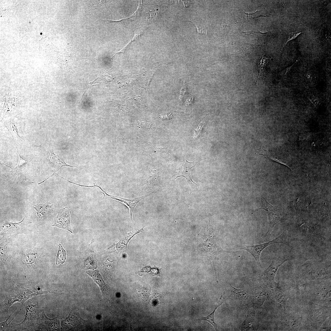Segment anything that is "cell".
<instances>
[{
  "label": "cell",
  "mask_w": 331,
  "mask_h": 331,
  "mask_svg": "<svg viewBox=\"0 0 331 331\" xmlns=\"http://www.w3.org/2000/svg\"><path fill=\"white\" fill-rule=\"evenodd\" d=\"M80 316L78 312L72 308L70 314L61 323L62 330H71L80 324L83 320Z\"/></svg>",
  "instance_id": "cell-11"
},
{
  "label": "cell",
  "mask_w": 331,
  "mask_h": 331,
  "mask_svg": "<svg viewBox=\"0 0 331 331\" xmlns=\"http://www.w3.org/2000/svg\"><path fill=\"white\" fill-rule=\"evenodd\" d=\"M86 272L94 280V282L99 286L103 296L105 299L109 300L110 299L109 289L105 283L101 276L97 270H89Z\"/></svg>",
  "instance_id": "cell-13"
},
{
  "label": "cell",
  "mask_w": 331,
  "mask_h": 331,
  "mask_svg": "<svg viewBox=\"0 0 331 331\" xmlns=\"http://www.w3.org/2000/svg\"><path fill=\"white\" fill-rule=\"evenodd\" d=\"M255 310L252 307H249L245 320L241 327L242 331L253 330L256 329V323Z\"/></svg>",
  "instance_id": "cell-15"
},
{
  "label": "cell",
  "mask_w": 331,
  "mask_h": 331,
  "mask_svg": "<svg viewBox=\"0 0 331 331\" xmlns=\"http://www.w3.org/2000/svg\"><path fill=\"white\" fill-rule=\"evenodd\" d=\"M302 33V32H293L289 34L287 38L286 41L284 43L283 45L282 48L283 49V48H284V47L286 45V44L289 41L295 39L299 35Z\"/></svg>",
  "instance_id": "cell-30"
},
{
  "label": "cell",
  "mask_w": 331,
  "mask_h": 331,
  "mask_svg": "<svg viewBox=\"0 0 331 331\" xmlns=\"http://www.w3.org/2000/svg\"><path fill=\"white\" fill-rule=\"evenodd\" d=\"M41 314V318L37 329V330L40 331H58L60 329V321L58 315L53 318H48L46 315L44 310H42Z\"/></svg>",
  "instance_id": "cell-8"
},
{
  "label": "cell",
  "mask_w": 331,
  "mask_h": 331,
  "mask_svg": "<svg viewBox=\"0 0 331 331\" xmlns=\"http://www.w3.org/2000/svg\"><path fill=\"white\" fill-rule=\"evenodd\" d=\"M39 258V255L36 253H31L24 255L22 257V260L24 264L27 265L32 264L35 263Z\"/></svg>",
  "instance_id": "cell-22"
},
{
  "label": "cell",
  "mask_w": 331,
  "mask_h": 331,
  "mask_svg": "<svg viewBox=\"0 0 331 331\" xmlns=\"http://www.w3.org/2000/svg\"><path fill=\"white\" fill-rule=\"evenodd\" d=\"M156 192H154L147 195L140 197H136L132 199H126L116 196L109 195L107 194L105 192H103L104 196H106L112 199L117 200L124 204L129 209L130 213V224L133 222L132 219V213L134 209L137 204L141 200L155 193Z\"/></svg>",
  "instance_id": "cell-10"
},
{
  "label": "cell",
  "mask_w": 331,
  "mask_h": 331,
  "mask_svg": "<svg viewBox=\"0 0 331 331\" xmlns=\"http://www.w3.org/2000/svg\"><path fill=\"white\" fill-rule=\"evenodd\" d=\"M42 310L38 302L35 304H28L26 307L24 320L19 324L13 325L10 326V329L16 331L25 329L37 330L39 314Z\"/></svg>",
  "instance_id": "cell-2"
},
{
  "label": "cell",
  "mask_w": 331,
  "mask_h": 331,
  "mask_svg": "<svg viewBox=\"0 0 331 331\" xmlns=\"http://www.w3.org/2000/svg\"><path fill=\"white\" fill-rule=\"evenodd\" d=\"M261 207L254 211L252 214L261 209L267 212L269 221V226L267 233L262 238L268 240L275 226L280 221L285 219L286 215L280 209L270 204L263 197H261Z\"/></svg>",
  "instance_id": "cell-3"
},
{
  "label": "cell",
  "mask_w": 331,
  "mask_h": 331,
  "mask_svg": "<svg viewBox=\"0 0 331 331\" xmlns=\"http://www.w3.org/2000/svg\"><path fill=\"white\" fill-rule=\"evenodd\" d=\"M287 234L285 231H284L274 239L264 243L255 245L237 244L236 245L240 249L245 250L250 253L254 258L258 266L261 268L260 258L262 251L269 245L278 243L286 244L287 242Z\"/></svg>",
  "instance_id": "cell-4"
},
{
  "label": "cell",
  "mask_w": 331,
  "mask_h": 331,
  "mask_svg": "<svg viewBox=\"0 0 331 331\" xmlns=\"http://www.w3.org/2000/svg\"><path fill=\"white\" fill-rule=\"evenodd\" d=\"M230 294L229 297H230L231 299L237 301L239 303H243L245 302L246 300L248 299V296L247 293L245 291L241 289H237L230 285Z\"/></svg>",
  "instance_id": "cell-17"
},
{
  "label": "cell",
  "mask_w": 331,
  "mask_h": 331,
  "mask_svg": "<svg viewBox=\"0 0 331 331\" xmlns=\"http://www.w3.org/2000/svg\"><path fill=\"white\" fill-rule=\"evenodd\" d=\"M135 124L137 126L140 127L146 128V127H147V129L150 128V126L152 125V123L150 121L145 120H136Z\"/></svg>",
  "instance_id": "cell-27"
},
{
  "label": "cell",
  "mask_w": 331,
  "mask_h": 331,
  "mask_svg": "<svg viewBox=\"0 0 331 331\" xmlns=\"http://www.w3.org/2000/svg\"><path fill=\"white\" fill-rule=\"evenodd\" d=\"M157 169L153 166H151L149 170L147 178L145 182V186L143 189L157 185L158 181V172Z\"/></svg>",
  "instance_id": "cell-18"
},
{
  "label": "cell",
  "mask_w": 331,
  "mask_h": 331,
  "mask_svg": "<svg viewBox=\"0 0 331 331\" xmlns=\"http://www.w3.org/2000/svg\"><path fill=\"white\" fill-rule=\"evenodd\" d=\"M85 267L89 269H94L96 268L97 264L93 260H89L85 262Z\"/></svg>",
  "instance_id": "cell-31"
},
{
  "label": "cell",
  "mask_w": 331,
  "mask_h": 331,
  "mask_svg": "<svg viewBox=\"0 0 331 331\" xmlns=\"http://www.w3.org/2000/svg\"><path fill=\"white\" fill-rule=\"evenodd\" d=\"M47 161L48 171L54 172L59 170L63 166L74 167L66 164L58 155L55 154L52 150L49 151L48 153Z\"/></svg>",
  "instance_id": "cell-12"
},
{
  "label": "cell",
  "mask_w": 331,
  "mask_h": 331,
  "mask_svg": "<svg viewBox=\"0 0 331 331\" xmlns=\"http://www.w3.org/2000/svg\"><path fill=\"white\" fill-rule=\"evenodd\" d=\"M16 310V309L11 314H10V315L8 317V318L7 319H6V320L5 321H3V322H1L0 323V330L1 331H6V330L7 329V328H9V325L10 324V323L11 322H12V321L14 319V318L15 317V316L18 313H17L15 315L14 317L12 319V320L10 321L9 323H7V321L9 320V319L10 317L11 316V315Z\"/></svg>",
  "instance_id": "cell-28"
},
{
  "label": "cell",
  "mask_w": 331,
  "mask_h": 331,
  "mask_svg": "<svg viewBox=\"0 0 331 331\" xmlns=\"http://www.w3.org/2000/svg\"><path fill=\"white\" fill-rule=\"evenodd\" d=\"M20 159L17 166L15 167L10 166L2 163V164L9 167L11 170L7 173L5 176L14 181L19 182L24 179V174L28 170V166L31 160H26L22 158L19 154Z\"/></svg>",
  "instance_id": "cell-6"
},
{
  "label": "cell",
  "mask_w": 331,
  "mask_h": 331,
  "mask_svg": "<svg viewBox=\"0 0 331 331\" xmlns=\"http://www.w3.org/2000/svg\"><path fill=\"white\" fill-rule=\"evenodd\" d=\"M13 118L10 121L6 122L4 124L12 135L16 145V142L21 141V139L19 135L18 129L13 123Z\"/></svg>",
  "instance_id": "cell-19"
},
{
  "label": "cell",
  "mask_w": 331,
  "mask_h": 331,
  "mask_svg": "<svg viewBox=\"0 0 331 331\" xmlns=\"http://www.w3.org/2000/svg\"><path fill=\"white\" fill-rule=\"evenodd\" d=\"M242 32L243 33L245 34H265L266 33V32H264V33L262 32H260V31H259V30H251V31H248L244 32Z\"/></svg>",
  "instance_id": "cell-34"
},
{
  "label": "cell",
  "mask_w": 331,
  "mask_h": 331,
  "mask_svg": "<svg viewBox=\"0 0 331 331\" xmlns=\"http://www.w3.org/2000/svg\"><path fill=\"white\" fill-rule=\"evenodd\" d=\"M103 1H93L91 2L88 6V9H93L97 8H100L102 5Z\"/></svg>",
  "instance_id": "cell-29"
},
{
  "label": "cell",
  "mask_w": 331,
  "mask_h": 331,
  "mask_svg": "<svg viewBox=\"0 0 331 331\" xmlns=\"http://www.w3.org/2000/svg\"><path fill=\"white\" fill-rule=\"evenodd\" d=\"M24 219L25 218L17 223L7 222L3 223L1 226V235H4L17 233L23 228Z\"/></svg>",
  "instance_id": "cell-14"
},
{
  "label": "cell",
  "mask_w": 331,
  "mask_h": 331,
  "mask_svg": "<svg viewBox=\"0 0 331 331\" xmlns=\"http://www.w3.org/2000/svg\"><path fill=\"white\" fill-rule=\"evenodd\" d=\"M52 205L48 203L37 204L33 208L38 219H41L46 217L50 212Z\"/></svg>",
  "instance_id": "cell-16"
},
{
  "label": "cell",
  "mask_w": 331,
  "mask_h": 331,
  "mask_svg": "<svg viewBox=\"0 0 331 331\" xmlns=\"http://www.w3.org/2000/svg\"><path fill=\"white\" fill-rule=\"evenodd\" d=\"M185 160V162L181 163L177 166L175 173L172 178L175 177L174 179L175 180L179 177H184L188 183L192 184V182L197 185L192 180L190 172L191 169L195 166L198 161L195 160L192 162H189L186 159Z\"/></svg>",
  "instance_id": "cell-9"
},
{
  "label": "cell",
  "mask_w": 331,
  "mask_h": 331,
  "mask_svg": "<svg viewBox=\"0 0 331 331\" xmlns=\"http://www.w3.org/2000/svg\"><path fill=\"white\" fill-rule=\"evenodd\" d=\"M309 100L314 105L317 107L319 103V100L315 97H312L311 98L308 97Z\"/></svg>",
  "instance_id": "cell-33"
},
{
  "label": "cell",
  "mask_w": 331,
  "mask_h": 331,
  "mask_svg": "<svg viewBox=\"0 0 331 331\" xmlns=\"http://www.w3.org/2000/svg\"><path fill=\"white\" fill-rule=\"evenodd\" d=\"M223 302H221L220 304L219 305L215 308L214 310L210 314L204 317H202L198 319L200 320H204L207 321L210 323H211L214 327L216 331H218L217 329V325L216 323L214 320V313L215 310L220 305H221Z\"/></svg>",
  "instance_id": "cell-23"
},
{
  "label": "cell",
  "mask_w": 331,
  "mask_h": 331,
  "mask_svg": "<svg viewBox=\"0 0 331 331\" xmlns=\"http://www.w3.org/2000/svg\"><path fill=\"white\" fill-rule=\"evenodd\" d=\"M186 86H187L186 85H185V83H184V85L182 87L181 90L180 95V99H181V98H182V97H183L185 93L187 92V90Z\"/></svg>",
  "instance_id": "cell-35"
},
{
  "label": "cell",
  "mask_w": 331,
  "mask_h": 331,
  "mask_svg": "<svg viewBox=\"0 0 331 331\" xmlns=\"http://www.w3.org/2000/svg\"><path fill=\"white\" fill-rule=\"evenodd\" d=\"M50 293H55V292L39 290L31 283L14 282L12 289L6 292L5 299L0 303V312L8 313L10 307L16 302H20L22 306L25 302L33 297Z\"/></svg>",
  "instance_id": "cell-1"
},
{
  "label": "cell",
  "mask_w": 331,
  "mask_h": 331,
  "mask_svg": "<svg viewBox=\"0 0 331 331\" xmlns=\"http://www.w3.org/2000/svg\"><path fill=\"white\" fill-rule=\"evenodd\" d=\"M193 97L192 94H190L187 98L185 102L186 105H188L191 104L193 101Z\"/></svg>",
  "instance_id": "cell-36"
},
{
  "label": "cell",
  "mask_w": 331,
  "mask_h": 331,
  "mask_svg": "<svg viewBox=\"0 0 331 331\" xmlns=\"http://www.w3.org/2000/svg\"><path fill=\"white\" fill-rule=\"evenodd\" d=\"M7 249L6 246H1L0 247V260L4 263H6L8 259Z\"/></svg>",
  "instance_id": "cell-26"
},
{
  "label": "cell",
  "mask_w": 331,
  "mask_h": 331,
  "mask_svg": "<svg viewBox=\"0 0 331 331\" xmlns=\"http://www.w3.org/2000/svg\"><path fill=\"white\" fill-rule=\"evenodd\" d=\"M268 62V59L265 56L263 57L260 60L257 67L258 78L264 74V69Z\"/></svg>",
  "instance_id": "cell-24"
},
{
  "label": "cell",
  "mask_w": 331,
  "mask_h": 331,
  "mask_svg": "<svg viewBox=\"0 0 331 331\" xmlns=\"http://www.w3.org/2000/svg\"><path fill=\"white\" fill-rule=\"evenodd\" d=\"M194 24L197 29V33L207 34V29L203 22L201 21H191Z\"/></svg>",
  "instance_id": "cell-25"
},
{
  "label": "cell",
  "mask_w": 331,
  "mask_h": 331,
  "mask_svg": "<svg viewBox=\"0 0 331 331\" xmlns=\"http://www.w3.org/2000/svg\"><path fill=\"white\" fill-rule=\"evenodd\" d=\"M297 61L298 60H297V61L291 66L287 67L283 70L281 72L280 75L283 76H284L285 75L287 74L288 72L290 71V70L291 69L292 67L296 63Z\"/></svg>",
  "instance_id": "cell-32"
},
{
  "label": "cell",
  "mask_w": 331,
  "mask_h": 331,
  "mask_svg": "<svg viewBox=\"0 0 331 331\" xmlns=\"http://www.w3.org/2000/svg\"><path fill=\"white\" fill-rule=\"evenodd\" d=\"M66 259V253L61 244L59 245L58 250L56 256V264H63Z\"/></svg>",
  "instance_id": "cell-21"
},
{
  "label": "cell",
  "mask_w": 331,
  "mask_h": 331,
  "mask_svg": "<svg viewBox=\"0 0 331 331\" xmlns=\"http://www.w3.org/2000/svg\"><path fill=\"white\" fill-rule=\"evenodd\" d=\"M288 259L284 257L274 258L269 266L262 273L261 277L264 281L270 287L273 288L276 284L275 277L279 268Z\"/></svg>",
  "instance_id": "cell-5"
},
{
  "label": "cell",
  "mask_w": 331,
  "mask_h": 331,
  "mask_svg": "<svg viewBox=\"0 0 331 331\" xmlns=\"http://www.w3.org/2000/svg\"><path fill=\"white\" fill-rule=\"evenodd\" d=\"M243 16L246 20L250 21L254 18L260 17H268L269 15L267 13H265L260 10H256L254 12L247 13L244 11H242Z\"/></svg>",
  "instance_id": "cell-20"
},
{
  "label": "cell",
  "mask_w": 331,
  "mask_h": 331,
  "mask_svg": "<svg viewBox=\"0 0 331 331\" xmlns=\"http://www.w3.org/2000/svg\"><path fill=\"white\" fill-rule=\"evenodd\" d=\"M71 211L68 207L61 210L54 218L52 226L65 229L73 234L70 225Z\"/></svg>",
  "instance_id": "cell-7"
}]
</instances>
